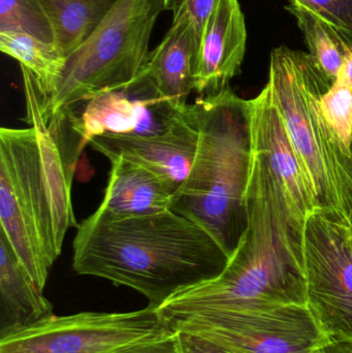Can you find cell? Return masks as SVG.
<instances>
[{"label": "cell", "instance_id": "cell-1", "mask_svg": "<svg viewBox=\"0 0 352 353\" xmlns=\"http://www.w3.org/2000/svg\"><path fill=\"white\" fill-rule=\"evenodd\" d=\"M246 213L245 230L225 269L214 279L172 296L158 309L165 321L225 309L307 307L306 219L293 211L266 159L254 148Z\"/></svg>", "mask_w": 352, "mask_h": 353}, {"label": "cell", "instance_id": "cell-2", "mask_svg": "<svg viewBox=\"0 0 352 353\" xmlns=\"http://www.w3.org/2000/svg\"><path fill=\"white\" fill-rule=\"evenodd\" d=\"M72 251L76 274L132 288L157 310L216 278L229 261L204 228L172 210L111 217L97 209L76 228Z\"/></svg>", "mask_w": 352, "mask_h": 353}, {"label": "cell", "instance_id": "cell-3", "mask_svg": "<svg viewBox=\"0 0 352 353\" xmlns=\"http://www.w3.org/2000/svg\"><path fill=\"white\" fill-rule=\"evenodd\" d=\"M198 130L191 170L172 211L204 228L231 259L246 228V191L253 157L250 99L231 87L191 103Z\"/></svg>", "mask_w": 352, "mask_h": 353}, {"label": "cell", "instance_id": "cell-4", "mask_svg": "<svg viewBox=\"0 0 352 353\" xmlns=\"http://www.w3.org/2000/svg\"><path fill=\"white\" fill-rule=\"evenodd\" d=\"M273 101L284 122L316 209L349 218L352 207V159L345 152L320 109L332 81L311 54L280 46L270 58Z\"/></svg>", "mask_w": 352, "mask_h": 353}, {"label": "cell", "instance_id": "cell-5", "mask_svg": "<svg viewBox=\"0 0 352 353\" xmlns=\"http://www.w3.org/2000/svg\"><path fill=\"white\" fill-rule=\"evenodd\" d=\"M167 0H118L88 39L65 60L51 94L41 93L45 122L91 97L127 89L149 60L151 35Z\"/></svg>", "mask_w": 352, "mask_h": 353}, {"label": "cell", "instance_id": "cell-6", "mask_svg": "<svg viewBox=\"0 0 352 353\" xmlns=\"http://www.w3.org/2000/svg\"><path fill=\"white\" fill-rule=\"evenodd\" d=\"M0 234L33 283L43 292L61 254L41 179L34 130H0Z\"/></svg>", "mask_w": 352, "mask_h": 353}, {"label": "cell", "instance_id": "cell-7", "mask_svg": "<svg viewBox=\"0 0 352 353\" xmlns=\"http://www.w3.org/2000/svg\"><path fill=\"white\" fill-rule=\"evenodd\" d=\"M307 308L329 340L352 339V232L339 212L315 209L304 225Z\"/></svg>", "mask_w": 352, "mask_h": 353}, {"label": "cell", "instance_id": "cell-8", "mask_svg": "<svg viewBox=\"0 0 352 353\" xmlns=\"http://www.w3.org/2000/svg\"><path fill=\"white\" fill-rule=\"evenodd\" d=\"M167 321L233 353H299L330 341L307 307L297 305L206 311Z\"/></svg>", "mask_w": 352, "mask_h": 353}, {"label": "cell", "instance_id": "cell-9", "mask_svg": "<svg viewBox=\"0 0 352 353\" xmlns=\"http://www.w3.org/2000/svg\"><path fill=\"white\" fill-rule=\"evenodd\" d=\"M176 333L157 309L53 316L0 338V353H113Z\"/></svg>", "mask_w": 352, "mask_h": 353}, {"label": "cell", "instance_id": "cell-10", "mask_svg": "<svg viewBox=\"0 0 352 353\" xmlns=\"http://www.w3.org/2000/svg\"><path fill=\"white\" fill-rule=\"evenodd\" d=\"M198 130L191 105L158 134H105L89 145L109 161L125 159L156 174L180 188L187 178L198 148Z\"/></svg>", "mask_w": 352, "mask_h": 353}, {"label": "cell", "instance_id": "cell-11", "mask_svg": "<svg viewBox=\"0 0 352 353\" xmlns=\"http://www.w3.org/2000/svg\"><path fill=\"white\" fill-rule=\"evenodd\" d=\"M200 37L183 4L174 10V20L161 43L151 52L142 74L125 89L145 99L161 101L174 109L187 107L194 91V72Z\"/></svg>", "mask_w": 352, "mask_h": 353}, {"label": "cell", "instance_id": "cell-12", "mask_svg": "<svg viewBox=\"0 0 352 353\" xmlns=\"http://www.w3.org/2000/svg\"><path fill=\"white\" fill-rule=\"evenodd\" d=\"M82 105L84 108L79 115L76 111L64 114L81 151L92 139L105 134H158L184 110L138 99L125 90L99 93Z\"/></svg>", "mask_w": 352, "mask_h": 353}, {"label": "cell", "instance_id": "cell-13", "mask_svg": "<svg viewBox=\"0 0 352 353\" xmlns=\"http://www.w3.org/2000/svg\"><path fill=\"white\" fill-rule=\"evenodd\" d=\"M247 30L238 0H219L203 31L196 57L194 91L214 94L241 72Z\"/></svg>", "mask_w": 352, "mask_h": 353}, {"label": "cell", "instance_id": "cell-14", "mask_svg": "<svg viewBox=\"0 0 352 353\" xmlns=\"http://www.w3.org/2000/svg\"><path fill=\"white\" fill-rule=\"evenodd\" d=\"M250 109L253 148L266 159L293 211L306 219L316 209L315 201L268 85L250 99Z\"/></svg>", "mask_w": 352, "mask_h": 353}, {"label": "cell", "instance_id": "cell-15", "mask_svg": "<svg viewBox=\"0 0 352 353\" xmlns=\"http://www.w3.org/2000/svg\"><path fill=\"white\" fill-rule=\"evenodd\" d=\"M109 182L97 209L111 217L151 215L171 210L177 187L149 170L112 159Z\"/></svg>", "mask_w": 352, "mask_h": 353}, {"label": "cell", "instance_id": "cell-16", "mask_svg": "<svg viewBox=\"0 0 352 353\" xmlns=\"http://www.w3.org/2000/svg\"><path fill=\"white\" fill-rule=\"evenodd\" d=\"M53 315V305L33 283L0 234V338Z\"/></svg>", "mask_w": 352, "mask_h": 353}, {"label": "cell", "instance_id": "cell-17", "mask_svg": "<svg viewBox=\"0 0 352 353\" xmlns=\"http://www.w3.org/2000/svg\"><path fill=\"white\" fill-rule=\"evenodd\" d=\"M285 10L297 20L309 54L313 56L322 72L334 83L351 52L352 37L298 0H289Z\"/></svg>", "mask_w": 352, "mask_h": 353}, {"label": "cell", "instance_id": "cell-18", "mask_svg": "<svg viewBox=\"0 0 352 353\" xmlns=\"http://www.w3.org/2000/svg\"><path fill=\"white\" fill-rule=\"evenodd\" d=\"M51 21L56 47L64 58L94 31L118 0H37Z\"/></svg>", "mask_w": 352, "mask_h": 353}, {"label": "cell", "instance_id": "cell-19", "mask_svg": "<svg viewBox=\"0 0 352 353\" xmlns=\"http://www.w3.org/2000/svg\"><path fill=\"white\" fill-rule=\"evenodd\" d=\"M0 50L32 72L43 97L53 92L66 60L56 45L22 33L0 32Z\"/></svg>", "mask_w": 352, "mask_h": 353}, {"label": "cell", "instance_id": "cell-20", "mask_svg": "<svg viewBox=\"0 0 352 353\" xmlns=\"http://www.w3.org/2000/svg\"><path fill=\"white\" fill-rule=\"evenodd\" d=\"M0 32L22 33L56 43L51 21L37 0H0Z\"/></svg>", "mask_w": 352, "mask_h": 353}, {"label": "cell", "instance_id": "cell-21", "mask_svg": "<svg viewBox=\"0 0 352 353\" xmlns=\"http://www.w3.org/2000/svg\"><path fill=\"white\" fill-rule=\"evenodd\" d=\"M320 109L333 134L352 159V85L339 74L320 99Z\"/></svg>", "mask_w": 352, "mask_h": 353}, {"label": "cell", "instance_id": "cell-22", "mask_svg": "<svg viewBox=\"0 0 352 353\" xmlns=\"http://www.w3.org/2000/svg\"><path fill=\"white\" fill-rule=\"evenodd\" d=\"M352 37V0H298Z\"/></svg>", "mask_w": 352, "mask_h": 353}, {"label": "cell", "instance_id": "cell-23", "mask_svg": "<svg viewBox=\"0 0 352 353\" xmlns=\"http://www.w3.org/2000/svg\"><path fill=\"white\" fill-rule=\"evenodd\" d=\"M113 353H181V350L176 331L172 335L130 344Z\"/></svg>", "mask_w": 352, "mask_h": 353}, {"label": "cell", "instance_id": "cell-24", "mask_svg": "<svg viewBox=\"0 0 352 353\" xmlns=\"http://www.w3.org/2000/svg\"><path fill=\"white\" fill-rule=\"evenodd\" d=\"M181 353H233L202 336L190 332L177 331Z\"/></svg>", "mask_w": 352, "mask_h": 353}, {"label": "cell", "instance_id": "cell-25", "mask_svg": "<svg viewBox=\"0 0 352 353\" xmlns=\"http://www.w3.org/2000/svg\"><path fill=\"white\" fill-rule=\"evenodd\" d=\"M218 1L219 0H182L181 1L190 20L194 23L200 39L205 26Z\"/></svg>", "mask_w": 352, "mask_h": 353}, {"label": "cell", "instance_id": "cell-26", "mask_svg": "<svg viewBox=\"0 0 352 353\" xmlns=\"http://www.w3.org/2000/svg\"><path fill=\"white\" fill-rule=\"evenodd\" d=\"M322 350L324 353H352V339L330 340Z\"/></svg>", "mask_w": 352, "mask_h": 353}, {"label": "cell", "instance_id": "cell-27", "mask_svg": "<svg viewBox=\"0 0 352 353\" xmlns=\"http://www.w3.org/2000/svg\"><path fill=\"white\" fill-rule=\"evenodd\" d=\"M340 74L352 85V48L343 64Z\"/></svg>", "mask_w": 352, "mask_h": 353}, {"label": "cell", "instance_id": "cell-28", "mask_svg": "<svg viewBox=\"0 0 352 353\" xmlns=\"http://www.w3.org/2000/svg\"><path fill=\"white\" fill-rule=\"evenodd\" d=\"M182 0H167V10H175Z\"/></svg>", "mask_w": 352, "mask_h": 353}, {"label": "cell", "instance_id": "cell-29", "mask_svg": "<svg viewBox=\"0 0 352 353\" xmlns=\"http://www.w3.org/2000/svg\"><path fill=\"white\" fill-rule=\"evenodd\" d=\"M299 353H324L322 352V347L315 348V350H307V352H299Z\"/></svg>", "mask_w": 352, "mask_h": 353}, {"label": "cell", "instance_id": "cell-30", "mask_svg": "<svg viewBox=\"0 0 352 353\" xmlns=\"http://www.w3.org/2000/svg\"><path fill=\"white\" fill-rule=\"evenodd\" d=\"M349 224H351V232H352V207L351 209V212H349Z\"/></svg>", "mask_w": 352, "mask_h": 353}]
</instances>
